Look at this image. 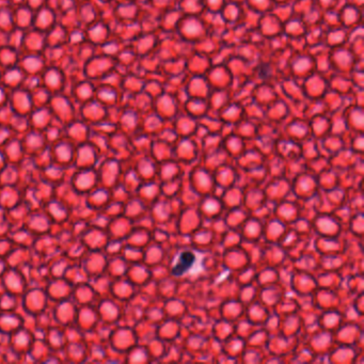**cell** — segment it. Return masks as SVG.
I'll return each mask as SVG.
<instances>
[{"label":"cell","instance_id":"cell-1","mask_svg":"<svg viewBox=\"0 0 364 364\" xmlns=\"http://www.w3.org/2000/svg\"><path fill=\"white\" fill-rule=\"evenodd\" d=\"M199 264V259L197 254L192 251H183L176 255L173 265L172 274L174 276L181 277L186 274L192 273V270Z\"/></svg>","mask_w":364,"mask_h":364}]
</instances>
